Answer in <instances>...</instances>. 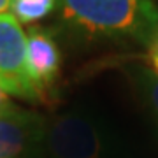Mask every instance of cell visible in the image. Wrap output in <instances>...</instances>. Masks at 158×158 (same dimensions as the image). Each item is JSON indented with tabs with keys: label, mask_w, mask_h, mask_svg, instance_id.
Here are the masks:
<instances>
[{
	"label": "cell",
	"mask_w": 158,
	"mask_h": 158,
	"mask_svg": "<svg viewBox=\"0 0 158 158\" xmlns=\"http://www.w3.org/2000/svg\"><path fill=\"white\" fill-rule=\"evenodd\" d=\"M42 137V119L9 104L0 111V158H27Z\"/></svg>",
	"instance_id": "4"
},
{
	"label": "cell",
	"mask_w": 158,
	"mask_h": 158,
	"mask_svg": "<svg viewBox=\"0 0 158 158\" xmlns=\"http://www.w3.org/2000/svg\"><path fill=\"white\" fill-rule=\"evenodd\" d=\"M60 18L90 37L132 39L149 44L158 32L153 0H58Z\"/></svg>",
	"instance_id": "1"
},
{
	"label": "cell",
	"mask_w": 158,
	"mask_h": 158,
	"mask_svg": "<svg viewBox=\"0 0 158 158\" xmlns=\"http://www.w3.org/2000/svg\"><path fill=\"white\" fill-rule=\"evenodd\" d=\"M49 149L53 158H98L100 139L85 118L65 114L53 121L49 128Z\"/></svg>",
	"instance_id": "3"
},
{
	"label": "cell",
	"mask_w": 158,
	"mask_h": 158,
	"mask_svg": "<svg viewBox=\"0 0 158 158\" xmlns=\"http://www.w3.org/2000/svg\"><path fill=\"white\" fill-rule=\"evenodd\" d=\"M148 90H149L153 107L158 111V76H155L153 72L148 76Z\"/></svg>",
	"instance_id": "8"
},
{
	"label": "cell",
	"mask_w": 158,
	"mask_h": 158,
	"mask_svg": "<svg viewBox=\"0 0 158 158\" xmlns=\"http://www.w3.org/2000/svg\"><path fill=\"white\" fill-rule=\"evenodd\" d=\"M27 60L28 72L35 88L44 97L60 72V49L49 30L32 27L27 35Z\"/></svg>",
	"instance_id": "5"
},
{
	"label": "cell",
	"mask_w": 158,
	"mask_h": 158,
	"mask_svg": "<svg viewBox=\"0 0 158 158\" xmlns=\"http://www.w3.org/2000/svg\"><path fill=\"white\" fill-rule=\"evenodd\" d=\"M0 88L32 102L42 98L28 72L27 35L11 12L0 14Z\"/></svg>",
	"instance_id": "2"
},
{
	"label": "cell",
	"mask_w": 158,
	"mask_h": 158,
	"mask_svg": "<svg viewBox=\"0 0 158 158\" xmlns=\"http://www.w3.org/2000/svg\"><path fill=\"white\" fill-rule=\"evenodd\" d=\"M12 2L14 0H0V14H6L7 11H11Z\"/></svg>",
	"instance_id": "9"
},
{
	"label": "cell",
	"mask_w": 158,
	"mask_h": 158,
	"mask_svg": "<svg viewBox=\"0 0 158 158\" xmlns=\"http://www.w3.org/2000/svg\"><path fill=\"white\" fill-rule=\"evenodd\" d=\"M148 56H149V63H151L153 74L158 76V32L153 35V39L148 44Z\"/></svg>",
	"instance_id": "7"
},
{
	"label": "cell",
	"mask_w": 158,
	"mask_h": 158,
	"mask_svg": "<svg viewBox=\"0 0 158 158\" xmlns=\"http://www.w3.org/2000/svg\"><path fill=\"white\" fill-rule=\"evenodd\" d=\"M58 7V0H14L11 14L19 23H35L49 16Z\"/></svg>",
	"instance_id": "6"
},
{
	"label": "cell",
	"mask_w": 158,
	"mask_h": 158,
	"mask_svg": "<svg viewBox=\"0 0 158 158\" xmlns=\"http://www.w3.org/2000/svg\"><path fill=\"white\" fill-rule=\"evenodd\" d=\"M9 104H11V102H9V95L0 88V111L6 107V106H9Z\"/></svg>",
	"instance_id": "10"
}]
</instances>
